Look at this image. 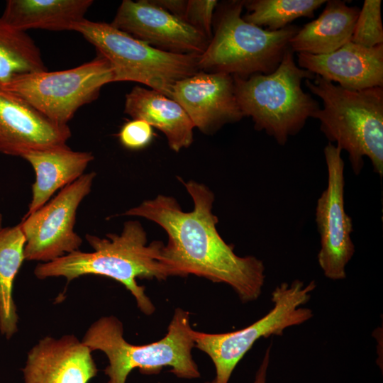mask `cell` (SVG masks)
<instances>
[{
	"instance_id": "f1b7e54d",
	"label": "cell",
	"mask_w": 383,
	"mask_h": 383,
	"mask_svg": "<svg viewBox=\"0 0 383 383\" xmlns=\"http://www.w3.org/2000/svg\"><path fill=\"white\" fill-rule=\"evenodd\" d=\"M2 221H3V216H2L1 213H0V229L2 228L1 227Z\"/></svg>"
},
{
	"instance_id": "44dd1931",
	"label": "cell",
	"mask_w": 383,
	"mask_h": 383,
	"mask_svg": "<svg viewBox=\"0 0 383 383\" xmlns=\"http://www.w3.org/2000/svg\"><path fill=\"white\" fill-rule=\"evenodd\" d=\"M26 238L19 224L0 229V333L9 340L18 331L13 283L25 260Z\"/></svg>"
},
{
	"instance_id": "30bf717a",
	"label": "cell",
	"mask_w": 383,
	"mask_h": 383,
	"mask_svg": "<svg viewBox=\"0 0 383 383\" xmlns=\"http://www.w3.org/2000/svg\"><path fill=\"white\" fill-rule=\"evenodd\" d=\"M96 173L84 174L52 200L19 223L26 238V260L49 262L79 250L82 238L74 232L77 211L90 193Z\"/></svg>"
},
{
	"instance_id": "3957f363",
	"label": "cell",
	"mask_w": 383,
	"mask_h": 383,
	"mask_svg": "<svg viewBox=\"0 0 383 383\" xmlns=\"http://www.w3.org/2000/svg\"><path fill=\"white\" fill-rule=\"evenodd\" d=\"M305 86L323 101V109L311 116L329 143L348 152L355 174L370 158L373 170L383 175V87L353 91L316 75Z\"/></svg>"
},
{
	"instance_id": "f546056e",
	"label": "cell",
	"mask_w": 383,
	"mask_h": 383,
	"mask_svg": "<svg viewBox=\"0 0 383 383\" xmlns=\"http://www.w3.org/2000/svg\"><path fill=\"white\" fill-rule=\"evenodd\" d=\"M205 383H217L216 380L215 379H213L212 381L211 382H206Z\"/></svg>"
},
{
	"instance_id": "603a6c76",
	"label": "cell",
	"mask_w": 383,
	"mask_h": 383,
	"mask_svg": "<svg viewBox=\"0 0 383 383\" xmlns=\"http://www.w3.org/2000/svg\"><path fill=\"white\" fill-rule=\"evenodd\" d=\"M325 0H250L244 1L247 13L243 18L260 28L276 31L299 17L313 18Z\"/></svg>"
},
{
	"instance_id": "ba28073f",
	"label": "cell",
	"mask_w": 383,
	"mask_h": 383,
	"mask_svg": "<svg viewBox=\"0 0 383 383\" xmlns=\"http://www.w3.org/2000/svg\"><path fill=\"white\" fill-rule=\"evenodd\" d=\"M316 287L314 280L306 285L299 279L290 284L282 282L272 292L273 307L248 327L215 334L194 331V347L211 359L217 383H228L236 365L257 340L282 335L287 328L310 320L313 311L304 305L309 302Z\"/></svg>"
},
{
	"instance_id": "5b68a950",
	"label": "cell",
	"mask_w": 383,
	"mask_h": 383,
	"mask_svg": "<svg viewBox=\"0 0 383 383\" xmlns=\"http://www.w3.org/2000/svg\"><path fill=\"white\" fill-rule=\"evenodd\" d=\"M243 8L244 1L236 0L217 6L214 34L200 55V71L245 79L270 74L279 67L300 28L289 25L276 31L263 29L243 18Z\"/></svg>"
},
{
	"instance_id": "52a82bcc",
	"label": "cell",
	"mask_w": 383,
	"mask_h": 383,
	"mask_svg": "<svg viewBox=\"0 0 383 383\" xmlns=\"http://www.w3.org/2000/svg\"><path fill=\"white\" fill-rule=\"evenodd\" d=\"M70 30L80 33L110 62L114 82H139L172 99L175 84L200 71L201 55L159 50L106 23L84 18Z\"/></svg>"
},
{
	"instance_id": "7402d4cb",
	"label": "cell",
	"mask_w": 383,
	"mask_h": 383,
	"mask_svg": "<svg viewBox=\"0 0 383 383\" xmlns=\"http://www.w3.org/2000/svg\"><path fill=\"white\" fill-rule=\"evenodd\" d=\"M45 70L40 51L30 36L0 17V84L16 75Z\"/></svg>"
},
{
	"instance_id": "484cf974",
	"label": "cell",
	"mask_w": 383,
	"mask_h": 383,
	"mask_svg": "<svg viewBox=\"0 0 383 383\" xmlns=\"http://www.w3.org/2000/svg\"><path fill=\"white\" fill-rule=\"evenodd\" d=\"M152 127L141 119H133L121 128L118 137L121 144L131 150H139L147 146L153 138Z\"/></svg>"
},
{
	"instance_id": "d4e9b609",
	"label": "cell",
	"mask_w": 383,
	"mask_h": 383,
	"mask_svg": "<svg viewBox=\"0 0 383 383\" xmlns=\"http://www.w3.org/2000/svg\"><path fill=\"white\" fill-rule=\"evenodd\" d=\"M218 4L216 0H187L183 21L211 40L214 11Z\"/></svg>"
},
{
	"instance_id": "ffe728a7",
	"label": "cell",
	"mask_w": 383,
	"mask_h": 383,
	"mask_svg": "<svg viewBox=\"0 0 383 383\" xmlns=\"http://www.w3.org/2000/svg\"><path fill=\"white\" fill-rule=\"evenodd\" d=\"M91 0H9L1 19L19 30L38 28L70 30L73 23L84 18Z\"/></svg>"
},
{
	"instance_id": "6da1fadb",
	"label": "cell",
	"mask_w": 383,
	"mask_h": 383,
	"mask_svg": "<svg viewBox=\"0 0 383 383\" xmlns=\"http://www.w3.org/2000/svg\"><path fill=\"white\" fill-rule=\"evenodd\" d=\"M194 201V209L182 210L171 196L158 195L128 210L124 215L155 222L167 233L161 261L170 276L194 274L229 285L243 303L257 300L265 284V265L257 257H240L233 245L218 233V218L212 213L214 195L205 185L183 182Z\"/></svg>"
},
{
	"instance_id": "7c38bea8",
	"label": "cell",
	"mask_w": 383,
	"mask_h": 383,
	"mask_svg": "<svg viewBox=\"0 0 383 383\" xmlns=\"http://www.w3.org/2000/svg\"><path fill=\"white\" fill-rule=\"evenodd\" d=\"M110 24L150 46L177 54L200 55L210 40L150 0H123Z\"/></svg>"
},
{
	"instance_id": "ac0fdd59",
	"label": "cell",
	"mask_w": 383,
	"mask_h": 383,
	"mask_svg": "<svg viewBox=\"0 0 383 383\" xmlns=\"http://www.w3.org/2000/svg\"><path fill=\"white\" fill-rule=\"evenodd\" d=\"M124 113L162 131L170 148L175 152L189 147L193 142L195 127L184 109L154 89L135 86L126 95Z\"/></svg>"
},
{
	"instance_id": "8fae6325",
	"label": "cell",
	"mask_w": 383,
	"mask_h": 383,
	"mask_svg": "<svg viewBox=\"0 0 383 383\" xmlns=\"http://www.w3.org/2000/svg\"><path fill=\"white\" fill-rule=\"evenodd\" d=\"M342 150L331 143L323 152L328 170V184L317 201L316 222L321 238L318 262L324 275L333 280L346 277L345 268L355 253L351 238L352 218L345 210L344 166Z\"/></svg>"
},
{
	"instance_id": "9a60e30c",
	"label": "cell",
	"mask_w": 383,
	"mask_h": 383,
	"mask_svg": "<svg viewBox=\"0 0 383 383\" xmlns=\"http://www.w3.org/2000/svg\"><path fill=\"white\" fill-rule=\"evenodd\" d=\"M97 371L91 350L73 334L40 339L22 369L23 383H88Z\"/></svg>"
},
{
	"instance_id": "2e32d148",
	"label": "cell",
	"mask_w": 383,
	"mask_h": 383,
	"mask_svg": "<svg viewBox=\"0 0 383 383\" xmlns=\"http://www.w3.org/2000/svg\"><path fill=\"white\" fill-rule=\"evenodd\" d=\"M298 65L353 91L383 87V44L366 48L349 42L326 55L299 52Z\"/></svg>"
},
{
	"instance_id": "83f0119b",
	"label": "cell",
	"mask_w": 383,
	"mask_h": 383,
	"mask_svg": "<svg viewBox=\"0 0 383 383\" xmlns=\"http://www.w3.org/2000/svg\"><path fill=\"white\" fill-rule=\"evenodd\" d=\"M271 346L267 349L265 355L258 368L253 383H267V372L270 362V350Z\"/></svg>"
},
{
	"instance_id": "277c9868",
	"label": "cell",
	"mask_w": 383,
	"mask_h": 383,
	"mask_svg": "<svg viewBox=\"0 0 383 383\" xmlns=\"http://www.w3.org/2000/svg\"><path fill=\"white\" fill-rule=\"evenodd\" d=\"M193 333L189 313L178 308L166 335L159 341L143 345L128 343L123 338V323L113 316H102L92 323L82 341L91 352L98 350L106 355L107 383H126L134 369L152 374H158L165 366L170 367V372L177 377L192 379L200 377L192 355Z\"/></svg>"
},
{
	"instance_id": "d6986e66",
	"label": "cell",
	"mask_w": 383,
	"mask_h": 383,
	"mask_svg": "<svg viewBox=\"0 0 383 383\" xmlns=\"http://www.w3.org/2000/svg\"><path fill=\"white\" fill-rule=\"evenodd\" d=\"M360 9L340 0L326 1L315 20L305 24L289 41L294 52L326 55L351 41Z\"/></svg>"
},
{
	"instance_id": "8992f818",
	"label": "cell",
	"mask_w": 383,
	"mask_h": 383,
	"mask_svg": "<svg viewBox=\"0 0 383 383\" xmlns=\"http://www.w3.org/2000/svg\"><path fill=\"white\" fill-rule=\"evenodd\" d=\"M293 53L289 48L270 74L245 79L233 76L236 99L244 117H251L256 130L265 131L280 145L299 133L307 119L320 109L301 87L304 79H313L316 74L296 65Z\"/></svg>"
},
{
	"instance_id": "5bb4252c",
	"label": "cell",
	"mask_w": 383,
	"mask_h": 383,
	"mask_svg": "<svg viewBox=\"0 0 383 383\" xmlns=\"http://www.w3.org/2000/svg\"><path fill=\"white\" fill-rule=\"evenodd\" d=\"M67 124L53 122L29 103L0 87V153L22 157L29 151L67 145Z\"/></svg>"
},
{
	"instance_id": "cb8c5ba5",
	"label": "cell",
	"mask_w": 383,
	"mask_h": 383,
	"mask_svg": "<svg viewBox=\"0 0 383 383\" xmlns=\"http://www.w3.org/2000/svg\"><path fill=\"white\" fill-rule=\"evenodd\" d=\"M381 0H365L355 26L351 42L373 48L383 44Z\"/></svg>"
},
{
	"instance_id": "4fadbf2b",
	"label": "cell",
	"mask_w": 383,
	"mask_h": 383,
	"mask_svg": "<svg viewBox=\"0 0 383 383\" xmlns=\"http://www.w3.org/2000/svg\"><path fill=\"white\" fill-rule=\"evenodd\" d=\"M172 99L184 109L194 127L205 134L244 117L236 99L233 77L223 72L199 71L177 82Z\"/></svg>"
},
{
	"instance_id": "9c48e42d",
	"label": "cell",
	"mask_w": 383,
	"mask_h": 383,
	"mask_svg": "<svg viewBox=\"0 0 383 383\" xmlns=\"http://www.w3.org/2000/svg\"><path fill=\"white\" fill-rule=\"evenodd\" d=\"M110 82H114L113 69L98 53L91 61L72 69L16 75L1 83L0 87L21 97L53 122L65 125Z\"/></svg>"
},
{
	"instance_id": "4316f807",
	"label": "cell",
	"mask_w": 383,
	"mask_h": 383,
	"mask_svg": "<svg viewBox=\"0 0 383 383\" xmlns=\"http://www.w3.org/2000/svg\"><path fill=\"white\" fill-rule=\"evenodd\" d=\"M153 4L183 20L187 0H150Z\"/></svg>"
},
{
	"instance_id": "e0dca14e",
	"label": "cell",
	"mask_w": 383,
	"mask_h": 383,
	"mask_svg": "<svg viewBox=\"0 0 383 383\" xmlns=\"http://www.w3.org/2000/svg\"><path fill=\"white\" fill-rule=\"evenodd\" d=\"M21 157L30 164L35 174L32 199L25 216L39 209L56 191L82 176L94 158L91 152L74 151L67 145L29 151Z\"/></svg>"
},
{
	"instance_id": "7a4b0ae2",
	"label": "cell",
	"mask_w": 383,
	"mask_h": 383,
	"mask_svg": "<svg viewBox=\"0 0 383 383\" xmlns=\"http://www.w3.org/2000/svg\"><path fill=\"white\" fill-rule=\"evenodd\" d=\"M106 236L101 238L87 234L85 238L93 252L79 250L53 261L39 263L34 269L35 276L40 279L62 277L67 282L86 274L109 277L130 291L143 313L152 314L155 306L136 279H165L169 277L161 261L164 244L153 241L147 245L146 233L138 221L126 222L121 234Z\"/></svg>"
}]
</instances>
